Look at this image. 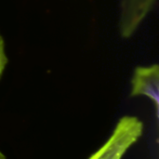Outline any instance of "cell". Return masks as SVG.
<instances>
[{
    "label": "cell",
    "mask_w": 159,
    "mask_h": 159,
    "mask_svg": "<svg viewBox=\"0 0 159 159\" xmlns=\"http://www.w3.org/2000/svg\"><path fill=\"white\" fill-rule=\"evenodd\" d=\"M143 130V123L137 116H122L106 142L88 159H123L127 152L141 139Z\"/></svg>",
    "instance_id": "1"
},
{
    "label": "cell",
    "mask_w": 159,
    "mask_h": 159,
    "mask_svg": "<svg viewBox=\"0 0 159 159\" xmlns=\"http://www.w3.org/2000/svg\"><path fill=\"white\" fill-rule=\"evenodd\" d=\"M130 97L145 96L155 105L156 116H159V66L152 64L138 66L131 78Z\"/></svg>",
    "instance_id": "2"
},
{
    "label": "cell",
    "mask_w": 159,
    "mask_h": 159,
    "mask_svg": "<svg viewBox=\"0 0 159 159\" xmlns=\"http://www.w3.org/2000/svg\"><path fill=\"white\" fill-rule=\"evenodd\" d=\"M157 0H122L119 17V32L129 38L137 31L153 9Z\"/></svg>",
    "instance_id": "3"
},
{
    "label": "cell",
    "mask_w": 159,
    "mask_h": 159,
    "mask_svg": "<svg viewBox=\"0 0 159 159\" xmlns=\"http://www.w3.org/2000/svg\"><path fill=\"white\" fill-rule=\"evenodd\" d=\"M7 64V56L6 53L5 42L2 35L0 34V79L4 74Z\"/></svg>",
    "instance_id": "4"
},
{
    "label": "cell",
    "mask_w": 159,
    "mask_h": 159,
    "mask_svg": "<svg viewBox=\"0 0 159 159\" xmlns=\"http://www.w3.org/2000/svg\"><path fill=\"white\" fill-rule=\"evenodd\" d=\"M0 159H7L6 155L2 152V150H1V149H0Z\"/></svg>",
    "instance_id": "5"
}]
</instances>
